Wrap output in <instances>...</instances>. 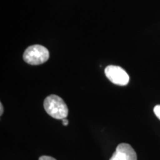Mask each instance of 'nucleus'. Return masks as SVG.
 I'll list each match as a JSON object with an SVG mask.
<instances>
[{
	"label": "nucleus",
	"mask_w": 160,
	"mask_h": 160,
	"mask_svg": "<svg viewBox=\"0 0 160 160\" xmlns=\"http://www.w3.org/2000/svg\"><path fill=\"white\" fill-rule=\"evenodd\" d=\"M44 108L48 115L57 119H65L68 115V108L59 96L52 94L45 98Z\"/></svg>",
	"instance_id": "nucleus-1"
},
{
	"label": "nucleus",
	"mask_w": 160,
	"mask_h": 160,
	"mask_svg": "<svg viewBox=\"0 0 160 160\" xmlns=\"http://www.w3.org/2000/svg\"><path fill=\"white\" fill-rule=\"evenodd\" d=\"M48 50L42 45H34L28 48L24 52L23 59L31 65H39L45 63L49 59Z\"/></svg>",
	"instance_id": "nucleus-2"
},
{
	"label": "nucleus",
	"mask_w": 160,
	"mask_h": 160,
	"mask_svg": "<svg viewBox=\"0 0 160 160\" xmlns=\"http://www.w3.org/2000/svg\"><path fill=\"white\" fill-rule=\"evenodd\" d=\"M105 76L112 83L125 86L129 82L130 77L125 70L117 65H108L105 69Z\"/></svg>",
	"instance_id": "nucleus-3"
},
{
	"label": "nucleus",
	"mask_w": 160,
	"mask_h": 160,
	"mask_svg": "<svg viewBox=\"0 0 160 160\" xmlns=\"http://www.w3.org/2000/svg\"><path fill=\"white\" fill-rule=\"evenodd\" d=\"M109 160H137V156L129 144L121 143L117 146Z\"/></svg>",
	"instance_id": "nucleus-4"
},
{
	"label": "nucleus",
	"mask_w": 160,
	"mask_h": 160,
	"mask_svg": "<svg viewBox=\"0 0 160 160\" xmlns=\"http://www.w3.org/2000/svg\"><path fill=\"white\" fill-rule=\"evenodd\" d=\"M153 112H154L155 115L157 116V117L160 120V105H156L153 108Z\"/></svg>",
	"instance_id": "nucleus-5"
},
{
	"label": "nucleus",
	"mask_w": 160,
	"mask_h": 160,
	"mask_svg": "<svg viewBox=\"0 0 160 160\" xmlns=\"http://www.w3.org/2000/svg\"><path fill=\"white\" fill-rule=\"evenodd\" d=\"M39 160H57V159L51 157H49V156H42L41 157H39Z\"/></svg>",
	"instance_id": "nucleus-6"
},
{
	"label": "nucleus",
	"mask_w": 160,
	"mask_h": 160,
	"mask_svg": "<svg viewBox=\"0 0 160 160\" xmlns=\"http://www.w3.org/2000/svg\"><path fill=\"white\" fill-rule=\"evenodd\" d=\"M62 125H65V126H67L68 125V123H69V122H68V120L67 119H62Z\"/></svg>",
	"instance_id": "nucleus-7"
},
{
	"label": "nucleus",
	"mask_w": 160,
	"mask_h": 160,
	"mask_svg": "<svg viewBox=\"0 0 160 160\" xmlns=\"http://www.w3.org/2000/svg\"><path fill=\"white\" fill-rule=\"evenodd\" d=\"M0 110H1V111H0V115L2 116L3 114V111H4L3 105H2V103H0Z\"/></svg>",
	"instance_id": "nucleus-8"
}]
</instances>
